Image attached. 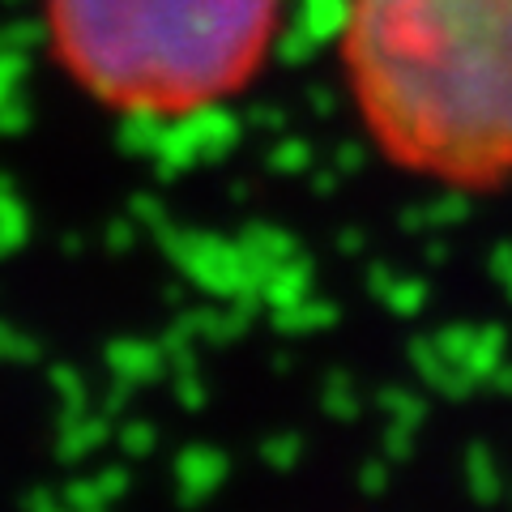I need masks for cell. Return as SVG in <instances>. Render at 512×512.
Listing matches in <instances>:
<instances>
[{"mask_svg":"<svg viewBox=\"0 0 512 512\" xmlns=\"http://www.w3.org/2000/svg\"><path fill=\"white\" fill-rule=\"evenodd\" d=\"M346 56L376 133L410 167L512 171V0H350Z\"/></svg>","mask_w":512,"mask_h":512,"instance_id":"6da1fadb","label":"cell"},{"mask_svg":"<svg viewBox=\"0 0 512 512\" xmlns=\"http://www.w3.org/2000/svg\"><path fill=\"white\" fill-rule=\"evenodd\" d=\"M278 0H43L73 86L124 116H188L261 64Z\"/></svg>","mask_w":512,"mask_h":512,"instance_id":"7a4b0ae2","label":"cell"}]
</instances>
